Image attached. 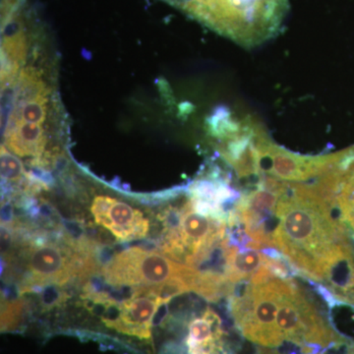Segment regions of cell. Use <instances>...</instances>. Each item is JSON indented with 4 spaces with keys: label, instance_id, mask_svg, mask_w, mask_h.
I'll list each match as a JSON object with an SVG mask.
<instances>
[{
    "label": "cell",
    "instance_id": "cell-1",
    "mask_svg": "<svg viewBox=\"0 0 354 354\" xmlns=\"http://www.w3.org/2000/svg\"><path fill=\"white\" fill-rule=\"evenodd\" d=\"M227 309L235 330L255 346L256 354H322L344 337L292 279L239 281Z\"/></svg>",
    "mask_w": 354,
    "mask_h": 354
},
{
    "label": "cell",
    "instance_id": "cell-2",
    "mask_svg": "<svg viewBox=\"0 0 354 354\" xmlns=\"http://www.w3.org/2000/svg\"><path fill=\"white\" fill-rule=\"evenodd\" d=\"M288 9V0H191L183 10L242 48H252L278 36Z\"/></svg>",
    "mask_w": 354,
    "mask_h": 354
},
{
    "label": "cell",
    "instance_id": "cell-3",
    "mask_svg": "<svg viewBox=\"0 0 354 354\" xmlns=\"http://www.w3.org/2000/svg\"><path fill=\"white\" fill-rule=\"evenodd\" d=\"M106 281L115 286L153 288L176 279H186L196 288L200 272L155 251L131 247L116 254L104 268Z\"/></svg>",
    "mask_w": 354,
    "mask_h": 354
},
{
    "label": "cell",
    "instance_id": "cell-4",
    "mask_svg": "<svg viewBox=\"0 0 354 354\" xmlns=\"http://www.w3.org/2000/svg\"><path fill=\"white\" fill-rule=\"evenodd\" d=\"M162 305L167 304L150 288H136L129 299L106 305L100 318L104 327L116 334L150 344L155 318Z\"/></svg>",
    "mask_w": 354,
    "mask_h": 354
},
{
    "label": "cell",
    "instance_id": "cell-5",
    "mask_svg": "<svg viewBox=\"0 0 354 354\" xmlns=\"http://www.w3.org/2000/svg\"><path fill=\"white\" fill-rule=\"evenodd\" d=\"M183 333L178 342L165 349V354H239L227 324L214 309L191 317Z\"/></svg>",
    "mask_w": 354,
    "mask_h": 354
},
{
    "label": "cell",
    "instance_id": "cell-6",
    "mask_svg": "<svg viewBox=\"0 0 354 354\" xmlns=\"http://www.w3.org/2000/svg\"><path fill=\"white\" fill-rule=\"evenodd\" d=\"M88 260L62 245L43 243L30 247L28 251V272L31 283H64L78 272L90 270Z\"/></svg>",
    "mask_w": 354,
    "mask_h": 354
},
{
    "label": "cell",
    "instance_id": "cell-7",
    "mask_svg": "<svg viewBox=\"0 0 354 354\" xmlns=\"http://www.w3.org/2000/svg\"><path fill=\"white\" fill-rule=\"evenodd\" d=\"M91 212L95 223L109 230L121 241L144 239L150 223L139 209L127 203L109 196H97L93 201Z\"/></svg>",
    "mask_w": 354,
    "mask_h": 354
},
{
    "label": "cell",
    "instance_id": "cell-8",
    "mask_svg": "<svg viewBox=\"0 0 354 354\" xmlns=\"http://www.w3.org/2000/svg\"><path fill=\"white\" fill-rule=\"evenodd\" d=\"M25 171L19 158L9 152L6 148L1 149V176L7 183H20Z\"/></svg>",
    "mask_w": 354,
    "mask_h": 354
},
{
    "label": "cell",
    "instance_id": "cell-9",
    "mask_svg": "<svg viewBox=\"0 0 354 354\" xmlns=\"http://www.w3.org/2000/svg\"><path fill=\"white\" fill-rule=\"evenodd\" d=\"M22 304L20 301L2 304V332H14V330L19 329L21 324H22Z\"/></svg>",
    "mask_w": 354,
    "mask_h": 354
},
{
    "label": "cell",
    "instance_id": "cell-10",
    "mask_svg": "<svg viewBox=\"0 0 354 354\" xmlns=\"http://www.w3.org/2000/svg\"><path fill=\"white\" fill-rule=\"evenodd\" d=\"M322 354H354V342L344 337L332 344Z\"/></svg>",
    "mask_w": 354,
    "mask_h": 354
},
{
    "label": "cell",
    "instance_id": "cell-11",
    "mask_svg": "<svg viewBox=\"0 0 354 354\" xmlns=\"http://www.w3.org/2000/svg\"><path fill=\"white\" fill-rule=\"evenodd\" d=\"M165 1L169 2V3L172 4V6H176L183 9V6L191 1V0H165Z\"/></svg>",
    "mask_w": 354,
    "mask_h": 354
}]
</instances>
